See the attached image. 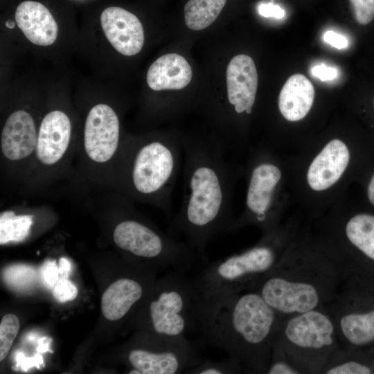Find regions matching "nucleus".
I'll use <instances>...</instances> for the list:
<instances>
[{
    "label": "nucleus",
    "mask_w": 374,
    "mask_h": 374,
    "mask_svg": "<svg viewBox=\"0 0 374 374\" xmlns=\"http://www.w3.org/2000/svg\"><path fill=\"white\" fill-rule=\"evenodd\" d=\"M184 193L171 229L193 251L203 252L216 235L233 231L234 170L220 143L182 139Z\"/></svg>",
    "instance_id": "1"
},
{
    "label": "nucleus",
    "mask_w": 374,
    "mask_h": 374,
    "mask_svg": "<svg viewBox=\"0 0 374 374\" xmlns=\"http://www.w3.org/2000/svg\"><path fill=\"white\" fill-rule=\"evenodd\" d=\"M283 317L255 291L202 298L198 326L207 341L249 373H266Z\"/></svg>",
    "instance_id": "2"
},
{
    "label": "nucleus",
    "mask_w": 374,
    "mask_h": 374,
    "mask_svg": "<svg viewBox=\"0 0 374 374\" xmlns=\"http://www.w3.org/2000/svg\"><path fill=\"white\" fill-rule=\"evenodd\" d=\"M344 281L342 269L331 252L291 248L251 291L280 315L288 317L325 306Z\"/></svg>",
    "instance_id": "3"
},
{
    "label": "nucleus",
    "mask_w": 374,
    "mask_h": 374,
    "mask_svg": "<svg viewBox=\"0 0 374 374\" xmlns=\"http://www.w3.org/2000/svg\"><path fill=\"white\" fill-rule=\"evenodd\" d=\"M183 163L181 139L152 134L124 139L109 188L132 202L172 208V196Z\"/></svg>",
    "instance_id": "4"
},
{
    "label": "nucleus",
    "mask_w": 374,
    "mask_h": 374,
    "mask_svg": "<svg viewBox=\"0 0 374 374\" xmlns=\"http://www.w3.org/2000/svg\"><path fill=\"white\" fill-rule=\"evenodd\" d=\"M271 231L258 244L206 267L193 280L208 299L252 290L278 264L285 251Z\"/></svg>",
    "instance_id": "5"
},
{
    "label": "nucleus",
    "mask_w": 374,
    "mask_h": 374,
    "mask_svg": "<svg viewBox=\"0 0 374 374\" xmlns=\"http://www.w3.org/2000/svg\"><path fill=\"white\" fill-rule=\"evenodd\" d=\"M111 201L118 215L112 231V239L118 248L172 270L184 272L191 268L193 252L185 242L166 235L142 219L132 201L125 195L115 191Z\"/></svg>",
    "instance_id": "6"
},
{
    "label": "nucleus",
    "mask_w": 374,
    "mask_h": 374,
    "mask_svg": "<svg viewBox=\"0 0 374 374\" xmlns=\"http://www.w3.org/2000/svg\"><path fill=\"white\" fill-rule=\"evenodd\" d=\"M274 341L301 374H322L340 346L333 319L325 306L283 317Z\"/></svg>",
    "instance_id": "7"
},
{
    "label": "nucleus",
    "mask_w": 374,
    "mask_h": 374,
    "mask_svg": "<svg viewBox=\"0 0 374 374\" xmlns=\"http://www.w3.org/2000/svg\"><path fill=\"white\" fill-rule=\"evenodd\" d=\"M124 139L119 116L114 108L105 103L91 106L77 140L74 159L78 179L89 186L109 188Z\"/></svg>",
    "instance_id": "8"
},
{
    "label": "nucleus",
    "mask_w": 374,
    "mask_h": 374,
    "mask_svg": "<svg viewBox=\"0 0 374 374\" xmlns=\"http://www.w3.org/2000/svg\"><path fill=\"white\" fill-rule=\"evenodd\" d=\"M78 135L63 109L48 110L40 119L34 158L23 184L28 191L42 190L71 170Z\"/></svg>",
    "instance_id": "9"
},
{
    "label": "nucleus",
    "mask_w": 374,
    "mask_h": 374,
    "mask_svg": "<svg viewBox=\"0 0 374 374\" xmlns=\"http://www.w3.org/2000/svg\"><path fill=\"white\" fill-rule=\"evenodd\" d=\"M146 305L147 323L152 334L180 339L198 325L202 299L194 280L172 270L154 287Z\"/></svg>",
    "instance_id": "10"
},
{
    "label": "nucleus",
    "mask_w": 374,
    "mask_h": 374,
    "mask_svg": "<svg viewBox=\"0 0 374 374\" xmlns=\"http://www.w3.org/2000/svg\"><path fill=\"white\" fill-rule=\"evenodd\" d=\"M325 307L333 319L341 346L374 349V287L346 279Z\"/></svg>",
    "instance_id": "11"
},
{
    "label": "nucleus",
    "mask_w": 374,
    "mask_h": 374,
    "mask_svg": "<svg viewBox=\"0 0 374 374\" xmlns=\"http://www.w3.org/2000/svg\"><path fill=\"white\" fill-rule=\"evenodd\" d=\"M40 121L27 107H17L6 117L0 136L1 175L24 184L30 168Z\"/></svg>",
    "instance_id": "12"
},
{
    "label": "nucleus",
    "mask_w": 374,
    "mask_h": 374,
    "mask_svg": "<svg viewBox=\"0 0 374 374\" xmlns=\"http://www.w3.org/2000/svg\"><path fill=\"white\" fill-rule=\"evenodd\" d=\"M346 247L331 252L344 280L374 287V215L358 213L347 220L341 230Z\"/></svg>",
    "instance_id": "13"
},
{
    "label": "nucleus",
    "mask_w": 374,
    "mask_h": 374,
    "mask_svg": "<svg viewBox=\"0 0 374 374\" xmlns=\"http://www.w3.org/2000/svg\"><path fill=\"white\" fill-rule=\"evenodd\" d=\"M154 335L149 347L130 349L127 360L140 374H177L201 360L187 338L172 339ZM132 371V370H131Z\"/></svg>",
    "instance_id": "14"
},
{
    "label": "nucleus",
    "mask_w": 374,
    "mask_h": 374,
    "mask_svg": "<svg viewBox=\"0 0 374 374\" xmlns=\"http://www.w3.org/2000/svg\"><path fill=\"white\" fill-rule=\"evenodd\" d=\"M280 168L275 164L261 161L252 167L246 195V214L235 220L233 230L245 223H253L265 231L271 228V204L274 192L281 179Z\"/></svg>",
    "instance_id": "15"
},
{
    "label": "nucleus",
    "mask_w": 374,
    "mask_h": 374,
    "mask_svg": "<svg viewBox=\"0 0 374 374\" xmlns=\"http://www.w3.org/2000/svg\"><path fill=\"white\" fill-rule=\"evenodd\" d=\"M100 21L105 38L118 53L132 56L141 51L144 31L135 15L121 7L109 6L103 10Z\"/></svg>",
    "instance_id": "16"
},
{
    "label": "nucleus",
    "mask_w": 374,
    "mask_h": 374,
    "mask_svg": "<svg viewBox=\"0 0 374 374\" xmlns=\"http://www.w3.org/2000/svg\"><path fill=\"white\" fill-rule=\"evenodd\" d=\"M226 75L229 105L237 114H251L258 82L253 60L247 55H235L229 62Z\"/></svg>",
    "instance_id": "17"
},
{
    "label": "nucleus",
    "mask_w": 374,
    "mask_h": 374,
    "mask_svg": "<svg viewBox=\"0 0 374 374\" xmlns=\"http://www.w3.org/2000/svg\"><path fill=\"white\" fill-rule=\"evenodd\" d=\"M15 19L25 37L36 46H49L57 39V23L49 10L39 1L21 2L15 10Z\"/></svg>",
    "instance_id": "18"
},
{
    "label": "nucleus",
    "mask_w": 374,
    "mask_h": 374,
    "mask_svg": "<svg viewBox=\"0 0 374 374\" xmlns=\"http://www.w3.org/2000/svg\"><path fill=\"white\" fill-rule=\"evenodd\" d=\"M349 160L346 145L339 139L330 141L310 165L307 173L308 185L316 191L329 188L340 179Z\"/></svg>",
    "instance_id": "19"
},
{
    "label": "nucleus",
    "mask_w": 374,
    "mask_h": 374,
    "mask_svg": "<svg viewBox=\"0 0 374 374\" xmlns=\"http://www.w3.org/2000/svg\"><path fill=\"white\" fill-rule=\"evenodd\" d=\"M192 75V68L183 56L167 53L150 65L146 80L153 91L179 90L190 83Z\"/></svg>",
    "instance_id": "20"
},
{
    "label": "nucleus",
    "mask_w": 374,
    "mask_h": 374,
    "mask_svg": "<svg viewBox=\"0 0 374 374\" xmlns=\"http://www.w3.org/2000/svg\"><path fill=\"white\" fill-rule=\"evenodd\" d=\"M145 292L143 283L134 278L122 277L114 281L101 297V310L109 321L125 317Z\"/></svg>",
    "instance_id": "21"
},
{
    "label": "nucleus",
    "mask_w": 374,
    "mask_h": 374,
    "mask_svg": "<svg viewBox=\"0 0 374 374\" xmlns=\"http://www.w3.org/2000/svg\"><path fill=\"white\" fill-rule=\"evenodd\" d=\"M314 98L312 82L303 75H291L284 84L278 97V108L289 121L303 119L310 110Z\"/></svg>",
    "instance_id": "22"
},
{
    "label": "nucleus",
    "mask_w": 374,
    "mask_h": 374,
    "mask_svg": "<svg viewBox=\"0 0 374 374\" xmlns=\"http://www.w3.org/2000/svg\"><path fill=\"white\" fill-rule=\"evenodd\" d=\"M374 349L339 346L324 367L322 374H373Z\"/></svg>",
    "instance_id": "23"
},
{
    "label": "nucleus",
    "mask_w": 374,
    "mask_h": 374,
    "mask_svg": "<svg viewBox=\"0 0 374 374\" xmlns=\"http://www.w3.org/2000/svg\"><path fill=\"white\" fill-rule=\"evenodd\" d=\"M226 0H189L184 6L185 23L193 30L211 25L220 14Z\"/></svg>",
    "instance_id": "24"
},
{
    "label": "nucleus",
    "mask_w": 374,
    "mask_h": 374,
    "mask_svg": "<svg viewBox=\"0 0 374 374\" xmlns=\"http://www.w3.org/2000/svg\"><path fill=\"white\" fill-rule=\"evenodd\" d=\"M243 371L242 365L233 357L212 361H200L195 366L188 368L185 373L192 374H231L240 373Z\"/></svg>",
    "instance_id": "25"
},
{
    "label": "nucleus",
    "mask_w": 374,
    "mask_h": 374,
    "mask_svg": "<svg viewBox=\"0 0 374 374\" xmlns=\"http://www.w3.org/2000/svg\"><path fill=\"white\" fill-rule=\"evenodd\" d=\"M36 276L33 267L21 264L8 267L3 273L5 283L19 290L30 287L34 283Z\"/></svg>",
    "instance_id": "26"
},
{
    "label": "nucleus",
    "mask_w": 374,
    "mask_h": 374,
    "mask_svg": "<svg viewBox=\"0 0 374 374\" xmlns=\"http://www.w3.org/2000/svg\"><path fill=\"white\" fill-rule=\"evenodd\" d=\"M30 224V219L26 217L7 220L1 218V244L10 240L19 241L26 238L29 233Z\"/></svg>",
    "instance_id": "27"
},
{
    "label": "nucleus",
    "mask_w": 374,
    "mask_h": 374,
    "mask_svg": "<svg viewBox=\"0 0 374 374\" xmlns=\"http://www.w3.org/2000/svg\"><path fill=\"white\" fill-rule=\"evenodd\" d=\"M19 320L13 314L3 317L0 323V361L7 356L19 330Z\"/></svg>",
    "instance_id": "28"
},
{
    "label": "nucleus",
    "mask_w": 374,
    "mask_h": 374,
    "mask_svg": "<svg viewBox=\"0 0 374 374\" xmlns=\"http://www.w3.org/2000/svg\"><path fill=\"white\" fill-rule=\"evenodd\" d=\"M267 374H301V371L289 360L281 347L274 341Z\"/></svg>",
    "instance_id": "29"
},
{
    "label": "nucleus",
    "mask_w": 374,
    "mask_h": 374,
    "mask_svg": "<svg viewBox=\"0 0 374 374\" xmlns=\"http://www.w3.org/2000/svg\"><path fill=\"white\" fill-rule=\"evenodd\" d=\"M76 286L67 278H60L52 290L55 299L59 303H65L74 300L78 296Z\"/></svg>",
    "instance_id": "30"
},
{
    "label": "nucleus",
    "mask_w": 374,
    "mask_h": 374,
    "mask_svg": "<svg viewBox=\"0 0 374 374\" xmlns=\"http://www.w3.org/2000/svg\"><path fill=\"white\" fill-rule=\"evenodd\" d=\"M357 22L367 25L374 19V0H350Z\"/></svg>",
    "instance_id": "31"
},
{
    "label": "nucleus",
    "mask_w": 374,
    "mask_h": 374,
    "mask_svg": "<svg viewBox=\"0 0 374 374\" xmlns=\"http://www.w3.org/2000/svg\"><path fill=\"white\" fill-rule=\"evenodd\" d=\"M41 276L44 284L53 288L60 278L59 267L55 260H47L41 267Z\"/></svg>",
    "instance_id": "32"
},
{
    "label": "nucleus",
    "mask_w": 374,
    "mask_h": 374,
    "mask_svg": "<svg viewBox=\"0 0 374 374\" xmlns=\"http://www.w3.org/2000/svg\"><path fill=\"white\" fill-rule=\"evenodd\" d=\"M258 12L265 17H275L277 19L283 18L285 15V11L278 5L272 3H262L258 6Z\"/></svg>",
    "instance_id": "33"
},
{
    "label": "nucleus",
    "mask_w": 374,
    "mask_h": 374,
    "mask_svg": "<svg viewBox=\"0 0 374 374\" xmlns=\"http://www.w3.org/2000/svg\"><path fill=\"white\" fill-rule=\"evenodd\" d=\"M311 72L314 77L318 78L321 81L332 80L337 76V69L325 64L314 66Z\"/></svg>",
    "instance_id": "34"
},
{
    "label": "nucleus",
    "mask_w": 374,
    "mask_h": 374,
    "mask_svg": "<svg viewBox=\"0 0 374 374\" xmlns=\"http://www.w3.org/2000/svg\"><path fill=\"white\" fill-rule=\"evenodd\" d=\"M323 39L327 43L337 49L345 48L348 45V39L344 36L332 30L326 32Z\"/></svg>",
    "instance_id": "35"
},
{
    "label": "nucleus",
    "mask_w": 374,
    "mask_h": 374,
    "mask_svg": "<svg viewBox=\"0 0 374 374\" xmlns=\"http://www.w3.org/2000/svg\"><path fill=\"white\" fill-rule=\"evenodd\" d=\"M60 278H67L71 269V264L68 259L61 258L58 262Z\"/></svg>",
    "instance_id": "36"
},
{
    "label": "nucleus",
    "mask_w": 374,
    "mask_h": 374,
    "mask_svg": "<svg viewBox=\"0 0 374 374\" xmlns=\"http://www.w3.org/2000/svg\"><path fill=\"white\" fill-rule=\"evenodd\" d=\"M368 197L370 202L374 206V174L368 186Z\"/></svg>",
    "instance_id": "37"
},
{
    "label": "nucleus",
    "mask_w": 374,
    "mask_h": 374,
    "mask_svg": "<svg viewBox=\"0 0 374 374\" xmlns=\"http://www.w3.org/2000/svg\"><path fill=\"white\" fill-rule=\"evenodd\" d=\"M373 105H374V99H373Z\"/></svg>",
    "instance_id": "38"
}]
</instances>
